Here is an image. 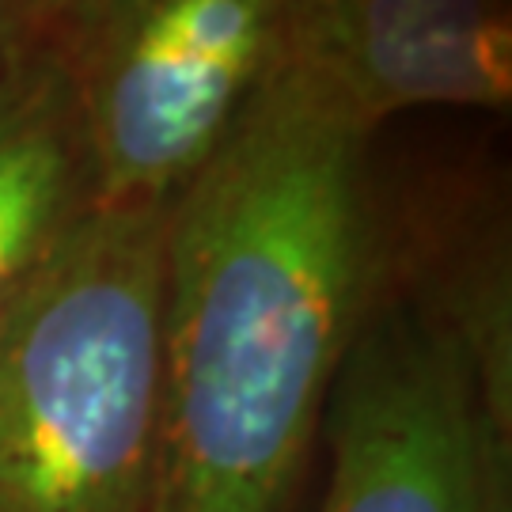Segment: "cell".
I'll list each match as a JSON object with an SVG mask.
<instances>
[{
	"instance_id": "obj_1",
	"label": "cell",
	"mask_w": 512,
	"mask_h": 512,
	"mask_svg": "<svg viewBox=\"0 0 512 512\" xmlns=\"http://www.w3.org/2000/svg\"><path fill=\"white\" fill-rule=\"evenodd\" d=\"M376 129L293 65L167 205L160 512H296L376 262Z\"/></svg>"
},
{
	"instance_id": "obj_3",
	"label": "cell",
	"mask_w": 512,
	"mask_h": 512,
	"mask_svg": "<svg viewBox=\"0 0 512 512\" xmlns=\"http://www.w3.org/2000/svg\"><path fill=\"white\" fill-rule=\"evenodd\" d=\"M315 0H69L46 46L73 84L92 205L167 209L293 69Z\"/></svg>"
},
{
	"instance_id": "obj_8",
	"label": "cell",
	"mask_w": 512,
	"mask_h": 512,
	"mask_svg": "<svg viewBox=\"0 0 512 512\" xmlns=\"http://www.w3.org/2000/svg\"><path fill=\"white\" fill-rule=\"evenodd\" d=\"M31 4H35L38 19H42V31H46V27H50V19H54L69 0H31Z\"/></svg>"
},
{
	"instance_id": "obj_7",
	"label": "cell",
	"mask_w": 512,
	"mask_h": 512,
	"mask_svg": "<svg viewBox=\"0 0 512 512\" xmlns=\"http://www.w3.org/2000/svg\"><path fill=\"white\" fill-rule=\"evenodd\" d=\"M46 42L31 0H0V84Z\"/></svg>"
},
{
	"instance_id": "obj_5",
	"label": "cell",
	"mask_w": 512,
	"mask_h": 512,
	"mask_svg": "<svg viewBox=\"0 0 512 512\" xmlns=\"http://www.w3.org/2000/svg\"><path fill=\"white\" fill-rule=\"evenodd\" d=\"M296 65L323 76L361 122L418 107L505 114L509 0H315Z\"/></svg>"
},
{
	"instance_id": "obj_4",
	"label": "cell",
	"mask_w": 512,
	"mask_h": 512,
	"mask_svg": "<svg viewBox=\"0 0 512 512\" xmlns=\"http://www.w3.org/2000/svg\"><path fill=\"white\" fill-rule=\"evenodd\" d=\"M315 512H512V406L376 262L330 391Z\"/></svg>"
},
{
	"instance_id": "obj_2",
	"label": "cell",
	"mask_w": 512,
	"mask_h": 512,
	"mask_svg": "<svg viewBox=\"0 0 512 512\" xmlns=\"http://www.w3.org/2000/svg\"><path fill=\"white\" fill-rule=\"evenodd\" d=\"M164 228L92 205L0 311V512H160Z\"/></svg>"
},
{
	"instance_id": "obj_6",
	"label": "cell",
	"mask_w": 512,
	"mask_h": 512,
	"mask_svg": "<svg viewBox=\"0 0 512 512\" xmlns=\"http://www.w3.org/2000/svg\"><path fill=\"white\" fill-rule=\"evenodd\" d=\"M92 209L73 84L42 42L0 84V311Z\"/></svg>"
}]
</instances>
